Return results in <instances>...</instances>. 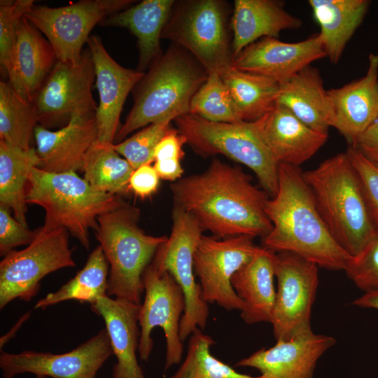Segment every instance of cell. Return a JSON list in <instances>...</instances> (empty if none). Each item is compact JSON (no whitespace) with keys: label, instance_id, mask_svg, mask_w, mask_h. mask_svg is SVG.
Listing matches in <instances>:
<instances>
[{"label":"cell","instance_id":"cell-1","mask_svg":"<svg viewBox=\"0 0 378 378\" xmlns=\"http://www.w3.org/2000/svg\"><path fill=\"white\" fill-rule=\"evenodd\" d=\"M174 204L217 239L264 238L272 228L265 212L270 197L241 168L214 158L206 169L170 185Z\"/></svg>","mask_w":378,"mask_h":378},{"label":"cell","instance_id":"cell-2","mask_svg":"<svg viewBox=\"0 0 378 378\" xmlns=\"http://www.w3.org/2000/svg\"><path fill=\"white\" fill-rule=\"evenodd\" d=\"M265 212L272 228L262 247L289 252L330 270H344L351 256L335 241L320 216L299 167L279 164L278 189Z\"/></svg>","mask_w":378,"mask_h":378},{"label":"cell","instance_id":"cell-3","mask_svg":"<svg viewBox=\"0 0 378 378\" xmlns=\"http://www.w3.org/2000/svg\"><path fill=\"white\" fill-rule=\"evenodd\" d=\"M317 210L337 244L358 255L378 229L362 182L346 153L303 172Z\"/></svg>","mask_w":378,"mask_h":378},{"label":"cell","instance_id":"cell-4","mask_svg":"<svg viewBox=\"0 0 378 378\" xmlns=\"http://www.w3.org/2000/svg\"><path fill=\"white\" fill-rule=\"evenodd\" d=\"M208 76L206 70L181 48L170 47L136 84L134 105L120 127L119 143L132 132L166 117L190 113L191 100Z\"/></svg>","mask_w":378,"mask_h":378},{"label":"cell","instance_id":"cell-5","mask_svg":"<svg viewBox=\"0 0 378 378\" xmlns=\"http://www.w3.org/2000/svg\"><path fill=\"white\" fill-rule=\"evenodd\" d=\"M138 208L125 202L97 218V240L108 264L107 295L141 304L143 274L166 236L146 234L139 225Z\"/></svg>","mask_w":378,"mask_h":378},{"label":"cell","instance_id":"cell-6","mask_svg":"<svg viewBox=\"0 0 378 378\" xmlns=\"http://www.w3.org/2000/svg\"><path fill=\"white\" fill-rule=\"evenodd\" d=\"M26 201L45 210L43 227L66 229L87 250L98 217L123 203L119 195L95 190L76 172L51 173L38 167L30 175Z\"/></svg>","mask_w":378,"mask_h":378},{"label":"cell","instance_id":"cell-7","mask_svg":"<svg viewBox=\"0 0 378 378\" xmlns=\"http://www.w3.org/2000/svg\"><path fill=\"white\" fill-rule=\"evenodd\" d=\"M174 122L186 144L196 153L204 158L220 154L246 166L270 197L276 195L279 164L253 122H216L187 113Z\"/></svg>","mask_w":378,"mask_h":378},{"label":"cell","instance_id":"cell-8","mask_svg":"<svg viewBox=\"0 0 378 378\" xmlns=\"http://www.w3.org/2000/svg\"><path fill=\"white\" fill-rule=\"evenodd\" d=\"M226 4L218 0L175 3L162 38L192 55L208 74H220L231 66Z\"/></svg>","mask_w":378,"mask_h":378},{"label":"cell","instance_id":"cell-9","mask_svg":"<svg viewBox=\"0 0 378 378\" xmlns=\"http://www.w3.org/2000/svg\"><path fill=\"white\" fill-rule=\"evenodd\" d=\"M69 235L64 228L42 226L24 248L13 250L3 257L0 262L1 309L15 299L31 301L46 275L76 265Z\"/></svg>","mask_w":378,"mask_h":378},{"label":"cell","instance_id":"cell-10","mask_svg":"<svg viewBox=\"0 0 378 378\" xmlns=\"http://www.w3.org/2000/svg\"><path fill=\"white\" fill-rule=\"evenodd\" d=\"M172 218L170 235L159 247L152 263L159 270L168 272L183 291L186 308L179 335L184 342L195 328H205L209 316V307L202 299L194 271V255L204 231L194 217L178 206H174Z\"/></svg>","mask_w":378,"mask_h":378},{"label":"cell","instance_id":"cell-11","mask_svg":"<svg viewBox=\"0 0 378 378\" xmlns=\"http://www.w3.org/2000/svg\"><path fill=\"white\" fill-rule=\"evenodd\" d=\"M134 2L132 0H82L62 7L35 6L25 18L52 46L57 60L79 63L83 47L94 27Z\"/></svg>","mask_w":378,"mask_h":378},{"label":"cell","instance_id":"cell-12","mask_svg":"<svg viewBox=\"0 0 378 378\" xmlns=\"http://www.w3.org/2000/svg\"><path fill=\"white\" fill-rule=\"evenodd\" d=\"M145 292L139 312L141 335L138 352L141 360L148 361L153 342L151 332L160 327L166 339L164 370L180 363L183 344L179 335L180 322L186 308L181 287L167 271L159 270L152 262L142 277Z\"/></svg>","mask_w":378,"mask_h":378},{"label":"cell","instance_id":"cell-13","mask_svg":"<svg viewBox=\"0 0 378 378\" xmlns=\"http://www.w3.org/2000/svg\"><path fill=\"white\" fill-rule=\"evenodd\" d=\"M318 267L294 253L275 254L277 290L270 323L276 341L312 331V308L318 286Z\"/></svg>","mask_w":378,"mask_h":378},{"label":"cell","instance_id":"cell-14","mask_svg":"<svg viewBox=\"0 0 378 378\" xmlns=\"http://www.w3.org/2000/svg\"><path fill=\"white\" fill-rule=\"evenodd\" d=\"M253 239L246 235L225 239L202 236L194 255V271L204 302L216 303L226 310L244 309V302L231 279L259 250Z\"/></svg>","mask_w":378,"mask_h":378},{"label":"cell","instance_id":"cell-15","mask_svg":"<svg viewBox=\"0 0 378 378\" xmlns=\"http://www.w3.org/2000/svg\"><path fill=\"white\" fill-rule=\"evenodd\" d=\"M95 78L89 49L77 64L57 60L31 100L38 122L44 126L69 122L76 115L95 113L97 106L92 94Z\"/></svg>","mask_w":378,"mask_h":378},{"label":"cell","instance_id":"cell-16","mask_svg":"<svg viewBox=\"0 0 378 378\" xmlns=\"http://www.w3.org/2000/svg\"><path fill=\"white\" fill-rule=\"evenodd\" d=\"M106 328L73 350L64 354L23 351L11 354L1 351L0 368L4 378L31 373L51 378H96L113 355Z\"/></svg>","mask_w":378,"mask_h":378},{"label":"cell","instance_id":"cell-17","mask_svg":"<svg viewBox=\"0 0 378 378\" xmlns=\"http://www.w3.org/2000/svg\"><path fill=\"white\" fill-rule=\"evenodd\" d=\"M323 57L326 54L318 34L293 43L267 37L244 48L232 59L231 66L270 78L281 85Z\"/></svg>","mask_w":378,"mask_h":378},{"label":"cell","instance_id":"cell-18","mask_svg":"<svg viewBox=\"0 0 378 378\" xmlns=\"http://www.w3.org/2000/svg\"><path fill=\"white\" fill-rule=\"evenodd\" d=\"M87 43L94 63L99 96L95 113L97 141L113 144L120 128V116L126 98L145 74L139 69L125 68L117 63L108 54L99 36H90Z\"/></svg>","mask_w":378,"mask_h":378},{"label":"cell","instance_id":"cell-19","mask_svg":"<svg viewBox=\"0 0 378 378\" xmlns=\"http://www.w3.org/2000/svg\"><path fill=\"white\" fill-rule=\"evenodd\" d=\"M336 342L329 335L312 330L289 340H278L235 364L260 372L258 378H312L319 358Z\"/></svg>","mask_w":378,"mask_h":378},{"label":"cell","instance_id":"cell-20","mask_svg":"<svg viewBox=\"0 0 378 378\" xmlns=\"http://www.w3.org/2000/svg\"><path fill=\"white\" fill-rule=\"evenodd\" d=\"M34 136L38 168L51 173L82 172L86 154L98 139L95 113L74 115L56 131L37 125Z\"/></svg>","mask_w":378,"mask_h":378},{"label":"cell","instance_id":"cell-21","mask_svg":"<svg viewBox=\"0 0 378 378\" xmlns=\"http://www.w3.org/2000/svg\"><path fill=\"white\" fill-rule=\"evenodd\" d=\"M328 93L332 108L331 127L354 146L378 118V55L370 54L363 77Z\"/></svg>","mask_w":378,"mask_h":378},{"label":"cell","instance_id":"cell-22","mask_svg":"<svg viewBox=\"0 0 378 378\" xmlns=\"http://www.w3.org/2000/svg\"><path fill=\"white\" fill-rule=\"evenodd\" d=\"M252 122L279 164L299 167L315 155L328 136L312 130L277 104Z\"/></svg>","mask_w":378,"mask_h":378},{"label":"cell","instance_id":"cell-23","mask_svg":"<svg viewBox=\"0 0 378 378\" xmlns=\"http://www.w3.org/2000/svg\"><path fill=\"white\" fill-rule=\"evenodd\" d=\"M141 304L100 297L90 304L92 311L102 317L117 363L113 368V378H145L139 366L136 351L141 330L139 312Z\"/></svg>","mask_w":378,"mask_h":378},{"label":"cell","instance_id":"cell-24","mask_svg":"<svg viewBox=\"0 0 378 378\" xmlns=\"http://www.w3.org/2000/svg\"><path fill=\"white\" fill-rule=\"evenodd\" d=\"M275 0H236L231 27L232 59L244 48L263 38H276L284 30L296 29L302 20Z\"/></svg>","mask_w":378,"mask_h":378},{"label":"cell","instance_id":"cell-25","mask_svg":"<svg viewBox=\"0 0 378 378\" xmlns=\"http://www.w3.org/2000/svg\"><path fill=\"white\" fill-rule=\"evenodd\" d=\"M275 254L260 246L231 279L234 291L244 302L241 317L247 324L271 321L276 298Z\"/></svg>","mask_w":378,"mask_h":378},{"label":"cell","instance_id":"cell-26","mask_svg":"<svg viewBox=\"0 0 378 378\" xmlns=\"http://www.w3.org/2000/svg\"><path fill=\"white\" fill-rule=\"evenodd\" d=\"M279 104L312 130L328 134L332 108L318 69L309 65L280 85Z\"/></svg>","mask_w":378,"mask_h":378},{"label":"cell","instance_id":"cell-27","mask_svg":"<svg viewBox=\"0 0 378 378\" xmlns=\"http://www.w3.org/2000/svg\"><path fill=\"white\" fill-rule=\"evenodd\" d=\"M174 4L173 0H144L107 17L99 24L126 28L136 36L138 69L143 71L162 54L160 40Z\"/></svg>","mask_w":378,"mask_h":378},{"label":"cell","instance_id":"cell-28","mask_svg":"<svg viewBox=\"0 0 378 378\" xmlns=\"http://www.w3.org/2000/svg\"><path fill=\"white\" fill-rule=\"evenodd\" d=\"M326 57L336 64L368 10V0H309Z\"/></svg>","mask_w":378,"mask_h":378},{"label":"cell","instance_id":"cell-29","mask_svg":"<svg viewBox=\"0 0 378 378\" xmlns=\"http://www.w3.org/2000/svg\"><path fill=\"white\" fill-rule=\"evenodd\" d=\"M40 163L36 148L23 149L0 140V205L12 211L25 227L27 187L32 170Z\"/></svg>","mask_w":378,"mask_h":378},{"label":"cell","instance_id":"cell-30","mask_svg":"<svg viewBox=\"0 0 378 378\" xmlns=\"http://www.w3.org/2000/svg\"><path fill=\"white\" fill-rule=\"evenodd\" d=\"M41 34L25 17L22 18L18 29L16 65L31 101L57 62L52 46Z\"/></svg>","mask_w":378,"mask_h":378},{"label":"cell","instance_id":"cell-31","mask_svg":"<svg viewBox=\"0 0 378 378\" xmlns=\"http://www.w3.org/2000/svg\"><path fill=\"white\" fill-rule=\"evenodd\" d=\"M220 74L242 121H254L276 104L280 85L272 78L232 66Z\"/></svg>","mask_w":378,"mask_h":378},{"label":"cell","instance_id":"cell-32","mask_svg":"<svg viewBox=\"0 0 378 378\" xmlns=\"http://www.w3.org/2000/svg\"><path fill=\"white\" fill-rule=\"evenodd\" d=\"M109 267L100 245L89 255L83 267L58 290L47 294L35 304L44 309L64 301L75 300L90 304L107 295Z\"/></svg>","mask_w":378,"mask_h":378},{"label":"cell","instance_id":"cell-33","mask_svg":"<svg viewBox=\"0 0 378 378\" xmlns=\"http://www.w3.org/2000/svg\"><path fill=\"white\" fill-rule=\"evenodd\" d=\"M134 169L113 148L97 141L86 154L82 172L84 178L97 190L119 195L129 190Z\"/></svg>","mask_w":378,"mask_h":378},{"label":"cell","instance_id":"cell-34","mask_svg":"<svg viewBox=\"0 0 378 378\" xmlns=\"http://www.w3.org/2000/svg\"><path fill=\"white\" fill-rule=\"evenodd\" d=\"M38 120L32 102L8 82H0V140L23 149L30 141Z\"/></svg>","mask_w":378,"mask_h":378},{"label":"cell","instance_id":"cell-35","mask_svg":"<svg viewBox=\"0 0 378 378\" xmlns=\"http://www.w3.org/2000/svg\"><path fill=\"white\" fill-rule=\"evenodd\" d=\"M214 340L196 328L190 335L186 358L178 370L169 378H258L239 373L214 356Z\"/></svg>","mask_w":378,"mask_h":378},{"label":"cell","instance_id":"cell-36","mask_svg":"<svg viewBox=\"0 0 378 378\" xmlns=\"http://www.w3.org/2000/svg\"><path fill=\"white\" fill-rule=\"evenodd\" d=\"M33 0L0 1V64L8 83L28 99L22 85L16 65L18 29L24 17L34 6Z\"/></svg>","mask_w":378,"mask_h":378},{"label":"cell","instance_id":"cell-37","mask_svg":"<svg viewBox=\"0 0 378 378\" xmlns=\"http://www.w3.org/2000/svg\"><path fill=\"white\" fill-rule=\"evenodd\" d=\"M190 113L216 122L242 121L218 72L208 74L206 80L191 100Z\"/></svg>","mask_w":378,"mask_h":378},{"label":"cell","instance_id":"cell-38","mask_svg":"<svg viewBox=\"0 0 378 378\" xmlns=\"http://www.w3.org/2000/svg\"><path fill=\"white\" fill-rule=\"evenodd\" d=\"M172 117L158 120L122 141L113 144L114 150L126 159L134 169L153 162L155 149L161 139L173 128Z\"/></svg>","mask_w":378,"mask_h":378},{"label":"cell","instance_id":"cell-39","mask_svg":"<svg viewBox=\"0 0 378 378\" xmlns=\"http://www.w3.org/2000/svg\"><path fill=\"white\" fill-rule=\"evenodd\" d=\"M344 271L364 293L378 290V229L363 250L351 257Z\"/></svg>","mask_w":378,"mask_h":378},{"label":"cell","instance_id":"cell-40","mask_svg":"<svg viewBox=\"0 0 378 378\" xmlns=\"http://www.w3.org/2000/svg\"><path fill=\"white\" fill-rule=\"evenodd\" d=\"M362 182L374 220L378 226V166L366 158L356 148L346 151Z\"/></svg>","mask_w":378,"mask_h":378},{"label":"cell","instance_id":"cell-41","mask_svg":"<svg viewBox=\"0 0 378 378\" xmlns=\"http://www.w3.org/2000/svg\"><path fill=\"white\" fill-rule=\"evenodd\" d=\"M32 231L18 222L10 214V210L0 205V255L4 257L20 246H27L34 239Z\"/></svg>","mask_w":378,"mask_h":378},{"label":"cell","instance_id":"cell-42","mask_svg":"<svg viewBox=\"0 0 378 378\" xmlns=\"http://www.w3.org/2000/svg\"><path fill=\"white\" fill-rule=\"evenodd\" d=\"M159 179L153 166L150 164H143L132 172L129 181V190L141 198L149 197L158 190Z\"/></svg>","mask_w":378,"mask_h":378},{"label":"cell","instance_id":"cell-43","mask_svg":"<svg viewBox=\"0 0 378 378\" xmlns=\"http://www.w3.org/2000/svg\"><path fill=\"white\" fill-rule=\"evenodd\" d=\"M184 144L186 141L177 129L172 128L157 145L153 154V161L164 159L181 160L184 156Z\"/></svg>","mask_w":378,"mask_h":378},{"label":"cell","instance_id":"cell-44","mask_svg":"<svg viewBox=\"0 0 378 378\" xmlns=\"http://www.w3.org/2000/svg\"><path fill=\"white\" fill-rule=\"evenodd\" d=\"M378 166V118L359 136L354 146Z\"/></svg>","mask_w":378,"mask_h":378},{"label":"cell","instance_id":"cell-45","mask_svg":"<svg viewBox=\"0 0 378 378\" xmlns=\"http://www.w3.org/2000/svg\"><path fill=\"white\" fill-rule=\"evenodd\" d=\"M154 168L160 178L176 181L181 178L183 169L180 160L164 159L155 162Z\"/></svg>","mask_w":378,"mask_h":378},{"label":"cell","instance_id":"cell-46","mask_svg":"<svg viewBox=\"0 0 378 378\" xmlns=\"http://www.w3.org/2000/svg\"><path fill=\"white\" fill-rule=\"evenodd\" d=\"M353 304L362 308L378 309V290L364 293L353 302Z\"/></svg>","mask_w":378,"mask_h":378},{"label":"cell","instance_id":"cell-47","mask_svg":"<svg viewBox=\"0 0 378 378\" xmlns=\"http://www.w3.org/2000/svg\"><path fill=\"white\" fill-rule=\"evenodd\" d=\"M29 315H30L29 312L24 314L18 320V323L9 331V332H8L7 334L4 335L3 337H1V340H0L1 349L4 346V345L8 341V340L10 339L13 335H15L18 329H19L21 327L22 323L29 318Z\"/></svg>","mask_w":378,"mask_h":378},{"label":"cell","instance_id":"cell-48","mask_svg":"<svg viewBox=\"0 0 378 378\" xmlns=\"http://www.w3.org/2000/svg\"><path fill=\"white\" fill-rule=\"evenodd\" d=\"M36 378H51V377H45V376H36Z\"/></svg>","mask_w":378,"mask_h":378}]
</instances>
